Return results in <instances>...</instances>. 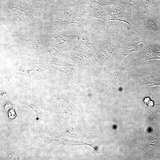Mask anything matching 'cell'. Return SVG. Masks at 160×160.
Returning <instances> with one entry per match:
<instances>
[{"label":"cell","instance_id":"12","mask_svg":"<svg viewBox=\"0 0 160 160\" xmlns=\"http://www.w3.org/2000/svg\"><path fill=\"white\" fill-rule=\"evenodd\" d=\"M155 108L157 110L160 111V104H155Z\"/></svg>","mask_w":160,"mask_h":160},{"label":"cell","instance_id":"4","mask_svg":"<svg viewBox=\"0 0 160 160\" xmlns=\"http://www.w3.org/2000/svg\"><path fill=\"white\" fill-rule=\"evenodd\" d=\"M120 47L114 46L108 39H104L97 49L96 57L101 63H104L111 56L113 51Z\"/></svg>","mask_w":160,"mask_h":160},{"label":"cell","instance_id":"5","mask_svg":"<svg viewBox=\"0 0 160 160\" xmlns=\"http://www.w3.org/2000/svg\"><path fill=\"white\" fill-rule=\"evenodd\" d=\"M139 12L144 27L152 33L160 36V23L153 16L146 15L139 11Z\"/></svg>","mask_w":160,"mask_h":160},{"label":"cell","instance_id":"7","mask_svg":"<svg viewBox=\"0 0 160 160\" xmlns=\"http://www.w3.org/2000/svg\"><path fill=\"white\" fill-rule=\"evenodd\" d=\"M140 7H142L153 15H160V2L158 0H136Z\"/></svg>","mask_w":160,"mask_h":160},{"label":"cell","instance_id":"8","mask_svg":"<svg viewBox=\"0 0 160 160\" xmlns=\"http://www.w3.org/2000/svg\"><path fill=\"white\" fill-rule=\"evenodd\" d=\"M142 84L149 87L160 86V73L155 72L142 79Z\"/></svg>","mask_w":160,"mask_h":160},{"label":"cell","instance_id":"13","mask_svg":"<svg viewBox=\"0 0 160 160\" xmlns=\"http://www.w3.org/2000/svg\"><path fill=\"white\" fill-rule=\"evenodd\" d=\"M158 1H159L160 2V0H158Z\"/></svg>","mask_w":160,"mask_h":160},{"label":"cell","instance_id":"1","mask_svg":"<svg viewBox=\"0 0 160 160\" xmlns=\"http://www.w3.org/2000/svg\"><path fill=\"white\" fill-rule=\"evenodd\" d=\"M114 7L104 10H96L82 12L79 15L82 18L95 20L108 26L118 25L121 22L127 23L136 33H141L140 27L130 17L124 7Z\"/></svg>","mask_w":160,"mask_h":160},{"label":"cell","instance_id":"11","mask_svg":"<svg viewBox=\"0 0 160 160\" xmlns=\"http://www.w3.org/2000/svg\"><path fill=\"white\" fill-rule=\"evenodd\" d=\"M9 157L10 159L12 160H16L18 159V156L17 154L13 152L10 154Z\"/></svg>","mask_w":160,"mask_h":160},{"label":"cell","instance_id":"6","mask_svg":"<svg viewBox=\"0 0 160 160\" xmlns=\"http://www.w3.org/2000/svg\"><path fill=\"white\" fill-rule=\"evenodd\" d=\"M140 53L139 57L135 59L137 63H144L152 59L160 60V52L153 49L148 46L146 44Z\"/></svg>","mask_w":160,"mask_h":160},{"label":"cell","instance_id":"3","mask_svg":"<svg viewBox=\"0 0 160 160\" xmlns=\"http://www.w3.org/2000/svg\"><path fill=\"white\" fill-rule=\"evenodd\" d=\"M117 4L115 0H78L72 5L83 12L99 9L103 6Z\"/></svg>","mask_w":160,"mask_h":160},{"label":"cell","instance_id":"2","mask_svg":"<svg viewBox=\"0 0 160 160\" xmlns=\"http://www.w3.org/2000/svg\"><path fill=\"white\" fill-rule=\"evenodd\" d=\"M147 35L142 33H136L131 36L127 40L119 52L117 57V63L115 71L125 65L123 63L124 58L129 54L133 52H136L138 44L143 42L145 44Z\"/></svg>","mask_w":160,"mask_h":160},{"label":"cell","instance_id":"9","mask_svg":"<svg viewBox=\"0 0 160 160\" xmlns=\"http://www.w3.org/2000/svg\"><path fill=\"white\" fill-rule=\"evenodd\" d=\"M72 37L76 39L86 46L92 47V46L88 36L82 31L74 30L72 32Z\"/></svg>","mask_w":160,"mask_h":160},{"label":"cell","instance_id":"10","mask_svg":"<svg viewBox=\"0 0 160 160\" xmlns=\"http://www.w3.org/2000/svg\"><path fill=\"white\" fill-rule=\"evenodd\" d=\"M117 5L128 6L137 9L139 8L136 0H115Z\"/></svg>","mask_w":160,"mask_h":160}]
</instances>
